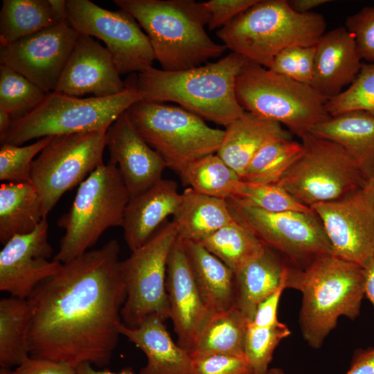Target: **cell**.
Returning <instances> with one entry per match:
<instances>
[{"instance_id": "1", "label": "cell", "mask_w": 374, "mask_h": 374, "mask_svg": "<svg viewBox=\"0 0 374 374\" xmlns=\"http://www.w3.org/2000/svg\"><path fill=\"white\" fill-rule=\"evenodd\" d=\"M120 244L99 249L62 263L27 299L31 309L30 357L103 367L110 362L121 335L127 288Z\"/></svg>"}, {"instance_id": "2", "label": "cell", "mask_w": 374, "mask_h": 374, "mask_svg": "<svg viewBox=\"0 0 374 374\" xmlns=\"http://www.w3.org/2000/svg\"><path fill=\"white\" fill-rule=\"evenodd\" d=\"M285 283L286 289L301 293L299 323L303 339L314 349L321 347L341 317L353 321L360 314L365 296L363 267L332 253L301 267L288 265Z\"/></svg>"}, {"instance_id": "3", "label": "cell", "mask_w": 374, "mask_h": 374, "mask_svg": "<svg viewBox=\"0 0 374 374\" xmlns=\"http://www.w3.org/2000/svg\"><path fill=\"white\" fill-rule=\"evenodd\" d=\"M249 62L231 52L214 62L168 71L153 66L127 82L147 101L173 102L203 119L226 127L244 109L235 95L238 75Z\"/></svg>"}, {"instance_id": "4", "label": "cell", "mask_w": 374, "mask_h": 374, "mask_svg": "<svg viewBox=\"0 0 374 374\" xmlns=\"http://www.w3.org/2000/svg\"><path fill=\"white\" fill-rule=\"evenodd\" d=\"M148 35L161 69L183 71L220 57L224 44L215 42L205 26L210 15L194 0H114Z\"/></svg>"}, {"instance_id": "5", "label": "cell", "mask_w": 374, "mask_h": 374, "mask_svg": "<svg viewBox=\"0 0 374 374\" xmlns=\"http://www.w3.org/2000/svg\"><path fill=\"white\" fill-rule=\"evenodd\" d=\"M326 26L321 14L297 12L288 1L259 0L217 36L231 52L269 69L284 49L316 45Z\"/></svg>"}, {"instance_id": "6", "label": "cell", "mask_w": 374, "mask_h": 374, "mask_svg": "<svg viewBox=\"0 0 374 374\" xmlns=\"http://www.w3.org/2000/svg\"><path fill=\"white\" fill-rule=\"evenodd\" d=\"M130 195L116 165L109 161L80 185L69 211L57 221L65 230L53 260L64 263L89 251L109 228L121 226Z\"/></svg>"}, {"instance_id": "7", "label": "cell", "mask_w": 374, "mask_h": 374, "mask_svg": "<svg viewBox=\"0 0 374 374\" xmlns=\"http://www.w3.org/2000/svg\"><path fill=\"white\" fill-rule=\"evenodd\" d=\"M125 85L124 91L104 98L75 97L55 91L47 93L32 112L12 120L2 144L21 145L46 136L107 132L131 105L143 100L134 86L129 83Z\"/></svg>"}, {"instance_id": "8", "label": "cell", "mask_w": 374, "mask_h": 374, "mask_svg": "<svg viewBox=\"0 0 374 374\" xmlns=\"http://www.w3.org/2000/svg\"><path fill=\"white\" fill-rule=\"evenodd\" d=\"M235 95L245 112L285 125L300 139L330 117L328 100L310 85L251 62L237 78Z\"/></svg>"}, {"instance_id": "9", "label": "cell", "mask_w": 374, "mask_h": 374, "mask_svg": "<svg viewBox=\"0 0 374 374\" xmlns=\"http://www.w3.org/2000/svg\"><path fill=\"white\" fill-rule=\"evenodd\" d=\"M132 126L178 175L191 162L217 153L224 130L209 127L186 109L141 100L126 110Z\"/></svg>"}, {"instance_id": "10", "label": "cell", "mask_w": 374, "mask_h": 374, "mask_svg": "<svg viewBox=\"0 0 374 374\" xmlns=\"http://www.w3.org/2000/svg\"><path fill=\"white\" fill-rule=\"evenodd\" d=\"M301 139L302 152L278 183L299 202L311 208L366 185L355 163L340 145L312 133Z\"/></svg>"}, {"instance_id": "11", "label": "cell", "mask_w": 374, "mask_h": 374, "mask_svg": "<svg viewBox=\"0 0 374 374\" xmlns=\"http://www.w3.org/2000/svg\"><path fill=\"white\" fill-rule=\"evenodd\" d=\"M177 236L173 222H166L148 242L121 261L127 288L121 319L126 326L136 328L150 317L163 321L170 319L167 265Z\"/></svg>"}, {"instance_id": "12", "label": "cell", "mask_w": 374, "mask_h": 374, "mask_svg": "<svg viewBox=\"0 0 374 374\" xmlns=\"http://www.w3.org/2000/svg\"><path fill=\"white\" fill-rule=\"evenodd\" d=\"M106 132H91L52 137L34 159L30 182L41 201L46 218L61 197L80 185L103 164Z\"/></svg>"}, {"instance_id": "13", "label": "cell", "mask_w": 374, "mask_h": 374, "mask_svg": "<svg viewBox=\"0 0 374 374\" xmlns=\"http://www.w3.org/2000/svg\"><path fill=\"white\" fill-rule=\"evenodd\" d=\"M226 200L233 217L291 265L301 267L318 256L332 253L314 211L269 212L231 199Z\"/></svg>"}, {"instance_id": "14", "label": "cell", "mask_w": 374, "mask_h": 374, "mask_svg": "<svg viewBox=\"0 0 374 374\" xmlns=\"http://www.w3.org/2000/svg\"><path fill=\"white\" fill-rule=\"evenodd\" d=\"M68 19L79 35L105 44L121 75L152 67L155 55L148 35L136 20L120 9L111 11L89 0H68Z\"/></svg>"}, {"instance_id": "15", "label": "cell", "mask_w": 374, "mask_h": 374, "mask_svg": "<svg viewBox=\"0 0 374 374\" xmlns=\"http://www.w3.org/2000/svg\"><path fill=\"white\" fill-rule=\"evenodd\" d=\"M311 208L321 220L333 255L362 267L374 258V194L366 184Z\"/></svg>"}, {"instance_id": "16", "label": "cell", "mask_w": 374, "mask_h": 374, "mask_svg": "<svg viewBox=\"0 0 374 374\" xmlns=\"http://www.w3.org/2000/svg\"><path fill=\"white\" fill-rule=\"evenodd\" d=\"M79 33L60 23L0 46V65L20 73L46 93L55 91Z\"/></svg>"}, {"instance_id": "17", "label": "cell", "mask_w": 374, "mask_h": 374, "mask_svg": "<svg viewBox=\"0 0 374 374\" xmlns=\"http://www.w3.org/2000/svg\"><path fill=\"white\" fill-rule=\"evenodd\" d=\"M53 251L46 218L32 232L13 236L0 251V290L27 299L40 282L60 269L62 263L48 260Z\"/></svg>"}, {"instance_id": "18", "label": "cell", "mask_w": 374, "mask_h": 374, "mask_svg": "<svg viewBox=\"0 0 374 374\" xmlns=\"http://www.w3.org/2000/svg\"><path fill=\"white\" fill-rule=\"evenodd\" d=\"M126 88L108 50L92 37L79 35L55 91L75 97L91 93L104 98Z\"/></svg>"}, {"instance_id": "19", "label": "cell", "mask_w": 374, "mask_h": 374, "mask_svg": "<svg viewBox=\"0 0 374 374\" xmlns=\"http://www.w3.org/2000/svg\"><path fill=\"white\" fill-rule=\"evenodd\" d=\"M166 290L177 344L190 351L212 314L202 299L184 243L178 238L168 260Z\"/></svg>"}, {"instance_id": "20", "label": "cell", "mask_w": 374, "mask_h": 374, "mask_svg": "<svg viewBox=\"0 0 374 374\" xmlns=\"http://www.w3.org/2000/svg\"><path fill=\"white\" fill-rule=\"evenodd\" d=\"M106 147L109 161L118 168L130 197L162 179L166 163L136 132L126 111L107 130Z\"/></svg>"}, {"instance_id": "21", "label": "cell", "mask_w": 374, "mask_h": 374, "mask_svg": "<svg viewBox=\"0 0 374 374\" xmlns=\"http://www.w3.org/2000/svg\"><path fill=\"white\" fill-rule=\"evenodd\" d=\"M362 60L354 37L346 27L325 33L315 45L310 86L327 100L339 94L357 76Z\"/></svg>"}, {"instance_id": "22", "label": "cell", "mask_w": 374, "mask_h": 374, "mask_svg": "<svg viewBox=\"0 0 374 374\" xmlns=\"http://www.w3.org/2000/svg\"><path fill=\"white\" fill-rule=\"evenodd\" d=\"M181 198L177 184L163 178L130 198L122 228L124 239L131 251L148 242L166 218L176 213Z\"/></svg>"}, {"instance_id": "23", "label": "cell", "mask_w": 374, "mask_h": 374, "mask_svg": "<svg viewBox=\"0 0 374 374\" xmlns=\"http://www.w3.org/2000/svg\"><path fill=\"white\" fill-rule=\"evenodd\" d=\"M164 321L150 317L136 328L118 326L121 335L142 350L146 365L139 374H194L193 360L188 350L175 343Z\"/></svg>"}, {"instance_id": "24", "label": "cell", "mask_w": 374, "mask_h": 374, "mask_svg": "<svg viewBox=\"0 0 374 374\" xmlns=\"http://www.w3.org/2000/svg\"><path fill=\"white\" fill-rule=\"evenodd\" d=\"M310 133L340 145L366 182L374 177V114L352 111L330 116Z\"/></svg>"}, {"instance_id": "25", "label": "cell", "mask_w": 374, "mask_h": 374, "mask_svg": "<svg viewBox=\"0 0 374 374\" xmlns=\"http://www.w3.org/2000/svg\"><path fill=\"white\" fill-rule=\"evenodd\" d=\"M277 139H291V134L278 123L245 112L226 127L216 154L241 177L257 152Z\"/></svg>"}, {"instance_id": "26", "label": "cell", "mask_w": 374, "mask_h": 374, "mask_svg": "<svg viewBox=\"0 0 374 374\" xmlns=\"http://www.w3.org/2000/svg\"><path fill=\"white\" fill-rule=\"evenodd\" d=\"M182 242L197 287L208 311L215 314L234 307L235 273L199 242Z\"/></svg>"}, {"instance_id": "27", "label": "cell", "mask_w": 374, "mask_h": 374, "mask_svg": "<svg viewBox=\"0 0 374 374\" xmlns=\"http://www.w3.org/2000/svg\"><path fill=\"white\" fill-rule=\"evenodd\" d=\"M266 247L258 257L235 273V304L251 321L258 304L283 282L288 264Z\"/></svg>"}, {"instance_id": "28", "label": "cell", "mask_w": 374, "mask_h": 374, "mask_svg": "<svg viewBox=\"0 0 374 374\" xmlns=\"http://www.w3.org/2000/svg\"><path fill=\"white\" fill-rule=\"evenodd\" d=\"M173 215L177 238L199 242L234 220L227 200L208 196L186 188Z\"/></svg>"}, {"instance_id": "29", "label": "cell", "mask_w": 374, "mask_h": 374, "mask_svg": "<svg viewBox=\"0 0 374 374\" xmlns=\"http://www.w3.org/2000/svg\"><path fill=\"white\" fill-rule=\"evenodd\" d=\"M44 219L39 196L30 182L3 183L0 187V241L34 231Z\"/></svg>"}, {"instance_id": "30", "label": "cell", "mask_w": 374, "mask_h": 374, "mask_svg": "<svg viewBox=\"0 0 374 374\" xmlns=\"http://www.w3.org/2000/svg\"><path fill=\"white\" fill-rule=\"evenodd\" d=\"M249 319L236 307L212 314L188 351L193 359L214 354L244 355Z\"/></svg>"}, {"instance_id": "31", "label": "cell", "mask_w": 374, "mask_h": 374, "mask_svg": "<svg viewBox=\"0 0 374 374\" xmlns=\"http://www.w3.org/2000/svg\"><path fill=\"white\" fill-rule=\"evenodd\" d=\"M31 309L27 299L15 296L0 300V366L10 368L30 357L28 333Z\"/></svg>"}, {"instance_id": "32", "label": "cell", "mask_w": 374, "mask_h": 374, "mask_svg": "<svg viewBox=\"0 0 374 374\" xmlns=\"http://www.w3.org/2000/svg\"><path fill=\"white\" fill-rule=\"evenodd\" d=\"M234 273L258 257L266 246L234 220L199 242Z\"/></svg>"}, {"instance_id": "33", "label": "cell", "mask_w": 374, "mask_h": 374, "mask_svg": "<svg viewBox=\"0 0 374 374\" xmlns=\"http://www.w3.org/2000/svg\"><path fill=\"white\" fill-rule=\"evenodd\" d=\"M179 175L195 192L224 199L233 198L242 184L238 174L216 153L191 162Z\"/></svg>"}, {"instance_id": "34", "label": "cell", "mask_w": 374, "mask_h": 374, "mask_svg": "<svg viewBox=\"0 0 374 374\" xmlns=\"http://www.w3.org/2000/svg\"><path fill=\"white\" fill-rule=\"evenodd\" d=\"M58 24L48 0H3L0 46Z\"/></svg>"}, {"instance_id": "35", "label": "cell", "mask_w": 374, "mask_h": 374, "mask_svg": "<svg viewBox=\"0 0 374 374\" xmlns=\"http://www.w3.org/2000/svg\"><path fill=\"white\" fill-rule=\"evenodd\" d=\"M302 150V143L291 139L273 140L257 152L240 179L253 184H276Z\"/></svg>"}, {"instance_id": "36", "label": "cell", "mask_w": 374, "mask_h": 374, "mask_svg": "<svg viewBox=\"0 0 374 374\" xmlns=\"http://www.w3.org/2000/svg\"><path fill=\"white\" fill-rule=\"evenodd\" d=\"M46 93L20 73L0 65V109L12 120L32 112Z\"/></svg>"}, {"instance_id": "37", "label": "cell", "mask_w": 374, "mask_h": 374, "mask_svg": "<svg viewBox=\"0 0 374 374\" xmlns=\"http://www.w3.org/2000/svg\"><path fill=\"white\" fill-rule=\"evenodd\" d=\"M288 326L280 322L271 327H258L248 323L244 344V354L253 374H267L274 352L278 344L289 337Z\"/></svg>"}, {"instance_id": "38", "label": "cell", "mask_w": 374, "mask_h": 374, "mask_svg": "<svg viewBox=\"0 0 374 374\" xmlns=\"http://www.w3.org/2000/svg\"><path fill=\"white\" fill-rule=\"evenodd\" d=\"M238 203L269 212H312L276 184H253L242 181L237 194L230 198Z\"/></svg>"}, {"instance_id": "39", "label": "cell", "mask_w": 374, "mask_h": 374, "mask_svg": "<svg viewBox=\"0 0 374 374\" xmlns=\"http://www.w3.org/2000/svg\"><path fill=\"white\" fill-rule=\"evenodd\" d=\"M326 106L330 116L352 111L374 114V63L362 64L354 81L339 94L328 99Z\"/></svg>"}, {"instance_id": "40", "label": "cell", "mask_w": 374, "mask_h": 374, "mask_svg": "<svg viewBox=\"0 0 374 374\" xmlns=\"http://www.w3.org/2000/svg\"><path fill=\"white\" fill-rule=\"evenodd\" d=\"M53 136L39 139L25 146L3 143L0 148V180L30 182L32 163Z\"/></svg>"}, {"instance_id": "41", "label": "cell", "mask_w": 374, "mask_h": 374, "mask_svg": "<svg viewBox=\"0 0 374 374\" xmlns=\"http://www.w3.org/2000/svg\"><path fill=\"white\" fill-rule=\"evenodd\" d=\"M315 45L284 49L274 59L269 69L310 85L314 67Z\"/></svg>"}, {"instance_id": "42", "label": "cell", "mask_w": 374, "mask_h": 374, "mask_svg": "<svg viewBox=\"0 0 374 374\" xmlns=\"http://www.w3.org/2000/svg\"><path fill=\"white\" fill-rule=\"evenodd\" d=\"M345 27L354 37L361 58L374 63V6L349 16Z\"/></svg>"}, {"instance_id": "43", "label": "cell", "mask_w": 374, "mask_h": 374, "mask_svg": "<svg viewBox=\"0 0 374 374\" xmlns=\"http://www.w3.org/2000/svg\"><path fill=\"white\" fill-rule=\"evenodd\" d=\"M193 360L194 374H253L244 355L214 354Z\"/></svg>"}, {"instance_id": "44", "label": "cell", "mask_w": 374, "mask_h": 374, "mask_svg": "<svg viewBox=\"0 0 374 374\" xmlns=\"http://www.w3.org/2000/svg\"><path fill=\"white\" fill-rule=\"evenodd\" d=\"M259 0H211L202 2L210 15L209 30L222 28Z\"/></svg>"}, {"instance_id": "45", "label": "cell", "mask_w": 374, "mask_h": 374, "mask_svg": "<svg viewBox=\"0 0 374 374\" xmlns=\"http://www.w3.org/2000/svg\"><path fill=\"white\" fill-rule=\"evenodd\" d=\"M285 278L286 274L279 287L258 304L253 319L250 321L253 325L258 327H271L280 322L278 319V308L282 294L286 289Z\"/></svg>"}, {"instance_id": "46", "label": "cell", "mask_w": 374, "mask_h": 374, "mask_svg": "<svg viewBox=\"0 0 374 374\" xmlns=\"http://www.w3.org/2000/svg\"><path fill=\"white\" fill-rule=\"evenodd\" d=\"M12 372L14 374H77L75 368L66 363L31 357Z\"/></svg>"}, {"instance_id": "47", "label": "cell", "mask_w": 374, "mask_h": 374, "mask_svg": "<svg viewBox=\"0 0 374 374\" xmlns=\"http://www.w3.org/2000/svg\"><path fill=\"white\" fill-rule=\"evenodd\" d=\"M346 374H374V346L355 350Z\"/></svg>"}, {"instance_id": "48", "label": "cell", "mask_w": 374, "mask_h": 374, "mask_svg": "<svg viewBox=\"0 0 374 374\" xmlns=\"http://www.w3.org/2000/svg\"><path fill=\"white\" fill-rule=\"evenodd\" d=\"M363 269L365 296H366L374 307V258L363 267Z\"/></svg>"}, {"instance_id": "49", "label": "cell", "mask_w": 374, "mask_h": 374, "mask_svg": "<svg viewBox=\"0 0 374 374\" xmlns=\"http://www.w3.org/2000/svg\"><path fill=\"white\" fill-rule=\"evenodd\" d=\"M331 2L330 0H292L288 1L290 6L299 13H308L320 6Z\"/></svg>"}, {"instance_id": "50", "label": "cell", "mask_w": 374, "mask_h": 374, "mask_svg": "<svg viewBox=\"0 0 374 374\" xmlns=\"http://www.w3.org/2000/svg\"><path fill=\"white\" fill-rule=\"evenodd\" d=\"M58 24L69 22L67 3L65 0H48Z\"/></svg>"}, {"instance_id": "51", "label": "cell", "mask_w": 374, "mask_h": 374, "mask_svg": "<svg viewBox=\"0 0 374 374\" xmlns=\"http://www.w3.org/2000/svg\"><path fill=\"white\" fill-rule=\"evenodd\" d=\"M89 363L79 364L75 367L77 374H134L133 371L130 368H126L118 373H114L107 370H96Z\"/></svg>"}, {"instance_id": "52", "label": "cell", "mask_w": 374, "mask_h": 374, "mask_svg": "<svg viewBox=\"0 0 374 374\" xmlns=\"http://www.w3.org/2000/svg\"><path fill=\"white\" fill-rule=\"evenodd\" d=\"M12 119L6 112L0 109V142L2 144L10 128Z\"/></svg>"}, {"instance_id": "53", "label": "cell", "mask_w": 374, "mask_h": 374, "mask_svg": "<svg viewBox=\"0 0 374 374\" xmlns=\"http://www.w3.org/2000/svg\"><path fill=\"white\" fill-rule=\"evenodd\" d=\"M267 374H287V373L280 368H269Z\"/></svg>"}, {"instance_id": "54", "label": "cell", "mask_w": 374, "mask_h": 374, "mask_svg": "<svg viewBox=\"0 0 374 374\" xmlns=\"http://www.w3.org/2000/svg\"><path fill=\"white\" fill-rule=\"evenodd\" d=\"M366 184L371 189V190L373 191V193L374 194V177L372 178L371 179L368 180L366 182Z\"/></svg>"}, {"instance_id": "55", "label": "cell", "mask_w": 374, "mask_h": 374, "mask_svg": "<svg viewBox=\"0 0 374 374\" xmlns=\"http://www.w3.org/2000/svg\"><path fill=\"white\" fill-rule=\"evenodd\" d=\"M0 374H14L12 371H10L8 368H1L0 371Z\"/></svg>"}]
</instances>
